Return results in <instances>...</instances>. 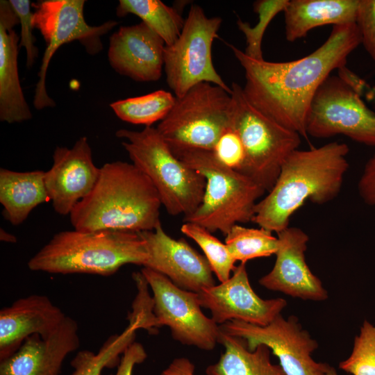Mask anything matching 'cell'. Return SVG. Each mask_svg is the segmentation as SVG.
Masks as SVG:
<instances>
[{
    "label": "cell",
    "instance_id": "1",
    "mask_svg": "<svg viewBox=\"0 0 375 375\" xmlns=\"http://www.w3.org/2000/svg\"><path fill=\"white\" fill-rule=\"evenodd\" d=\"M361 44L356 23L333 26L324 43L309 55L289 62L255 60L228 44L244 69L243 92L249 101L280 125L308 138L306 120L313 98L335 69L346 66Z\"/></svg>",
    "mask_w": 375,
    "mask_h": 375
},
{
    "label": "cell",
    "instance_id": "2",
    "mask_svg": "<svg viewBox=\"0 0 375 375\" xmlns=\"http://www.w3.org/2000/svg\"><path fill=\"white\" fill-rule=\"evenodd\" d=\"M349 147L339 142L294 150L272 189L257 202L251 222L278 233L289 226L292 215L307 200L322 205L334 199L349 168Z\"/></svg>",
    "mask_w": 375,
    "mask_h": 375
},
{
    "label": "cell",
    "instance_id": "3",
    "mask_svg": "<svg viewBox=\"0 0 375 375\" xmlns=\"http://www.w3.org/2000/svg\"><path fill=\"white\" fill-rule=\"evenodd\" d=\"M161 205L153 183L135 165L108 162L91 192L71 212L70 222L80 231H153L161 224Z\"/></svg>",
    "mask_w": 375,
    "mask_h": 375
},
{
    "label": "cell",
    "instance_id": "4",
    "mask_svg": "<svg viewBox=\"0 0 375 375\" xmlns=\"http://www.w3.org/2000/svg\"><path fill=\"white\" fill-rule=\"evenodd\" d=\"M146 243L139 232L64 231L28 262L32 271L52 274L110 276L126 264L144 266Z\"/></svg>",
    "mask_w": 375,
    "mask_h": 375
},
{
    "label": "cell",
    "instance_id": "5",
    "mask_svg": "<svg viewBox=\"0 0 375 375\" xmlns=\"http://www.w3.org/2000/svg\"><path fill=\"white\" fill-rule=\"evenodd\" d=\"M172 151L203 176L206 183L201 204L183 217V222L200 225L210 233L219 231L226 235L234 225L252 221L258 200L266 192L260 185L224 165L212 151L182 149Z\"/></svg>",
    "mask_w": 375,
    "mask_h": 375
},
{
    "label": "cell",
    "instance_id": "6",
    "mask_svg": "<svg viewBox=\"0 0 375 375\" xmlns=\"http://www.w3.org/2000/svg\"><path fill=\"white\" fill-rule=\"evenodd\" d=\"M116 136L125 140L122 144L133 164L151 181L169 215L185 217L199 207L206 189L204 176L174 154L156 128L119 129Z\"/></svg>",
    "mask_w": 375,
    "mask_h": 375
},
{
    "label": "cell",
    "instance_id": "7",
    "mask_svg": "<svg viewBox=\"0 0 375 375\" xmlns=\"http://www.w3.org/2000/svg\"><path fill=\"white\" fill-rule=\"evenodd\" d=\"M231 127L240 135L245 160L240 172L269 192L288 156L298 149L301 135L272 120L255 108L238 83L231 85Z\"/></svg>",
    "mask_w": 375,
    "mask_h": 375
},
{
    "label": "cell",
    "instance_id": "8",
    "mask_svg": "<svg viewBox=\"0 0 375 375\" xmlns=\"http://www.w3.org/2000/svg\"><path fill=\"white\" fill-rule=\"evenodd\" d=\"M231 94L217 85L200 83L176 98L156 128L172 150L212 151L231 127Z\"/></svg>",
    "mask_w": 375,
    "mask_h": 375
},
{
    "label": "cell",
    "instance_id": "9",
    "mask_svg": "<svg viewBox=\"0 0 375 375\" xmlns=\"http://www.w3.org/2000/svg\"><path fill=\"white\" fill-rule=\"evenodd\" d=\"M222 22V18L208 17L201 6L192 4L179 36L172 44L165 45L164 70L167 83L176 98L203 82L231 93V88L217 73L212 60V42Z\"/></svg>",
    "mask_w": 375,
    "mask_h": 375
},
{
    "label": "cell",
    "instance_id": "10",
    "mask_svg": "<svg viewBox=\"0 0 375 375\" xmlns=\"http://www.w3.org/2000/svg\"><path fill=\"white\" fill-rule=\"evenodd\" d=\"M85 3L84 0H46L33 4L34 28L40 31L46 43L33 99L38 110L55 106L47 94L46 76L56 51L64 44L78 40L89 53H97L102 49L101 36L117 24L109 20L99 26H90L83 15Z\"/></svg>",
    "mask_w": 375,
    "mask_h": 375
},
{
    "label": "cell",
    "instance_id": "11",
    "mask_svg": "<svg viewBox=\"0 0 375 375\" xmlns=\"http://www.w3.org/2000/svg\"><path fill=\"white\" fill-rule=\"evenodd\" d=\"M306 133L316 138L344 135L375 147V112L338 76H329L317 91L309 108Z\"/></svg>",
    "mask_w": 375,
    "mask_h": 375
},
{
    "label": "cell",
    "instance_id": "12",
    "mask_svg": "<svg viewBox=\"0 0 375 375\" xmlns=\"http://www.w3.org/2000/svg\"><path fill=\"white\" fill-rule=\"evenodd\" d=\"M219 327L225 333L244 340L249 351L261 344L267 347L285 375H326L330 367L312 358L318 343L295 316L285 319L280 314L266 326L232 320Z\"/></svg>",
    "mask_w": 375,
    "mask_h": 375
},
{
    "label": "cell",
    "instance_id": "13",
    "mask_svg": "<svg viewBox=\"0 0 375 375\" xmlns=\"http://www.w3.org/2000/svg\"><path fill=\"white\" fill-rule=\"evenodd\" d=\"M153 292V312L158 328L167 326L176 340L203 350H212L219 342L220 327L201 310L197 292L183 290L167 276L142 267Z\"/></svg>",
    "mask_w": 375,
    "mask_h": 375
},
{
    "label": "cell",
    "instance_id": "14",
    "mask_svg": "<svg viewBox=\"0 0 375 375\" xmlns=\"http://www.w3.org/2000/svg\"><path fill=\"white\" fill-rule=\"evenodd\" d=\"M197 294L201 307L210 310L211 318L217 324L238 320L266 326L287 306L283 298L263 299L257 295L251 286L245 263L236 266L226 281Z\"/></svg>",
    "mask_w": 375,
    "mask_h": 375
},
{
    "label": "cell",
    "instance_id": "15",
    "mask_svg": "<svg viewBox=\"0 0 375 375\" xmlns=\"http://www.w3.org/2000/svg\"><path fill=\"white\" fill-rule=\"evenodd\" d=\"M139 233L145 241L148 253L143 267L163 274L183 290L197 293L215 285L207 259L183 238H172L164 231L161 224L153 231Z\"/></svg>",
    "mask_w": 375,
    "mask_h": 375
},
{
    "label": "cell",
    "instance_id": "16",
    "mask_svg": "<svg viewBox=\"0 0 375 375\" xmlns=\"http://www.w3.org/2000/svg\"><path fill=\"white\" fill-rule=\"evenodd\" d=\"M99 173L86 137L80 138L72 148L56 147L53 165L44 174L46 189L54 210L61 215H70L77 203L91 192Z\"/></svg>",
    "mask_w": 375,
    "mask_h": 375
},
{
    "label": "cell",
    "instance_id": "17",
    "mask_svg": "<svg viewBox=\"0 0 375 375\" xmlns=\"http://www.w3.org/2000/svg\"><path fill=\"white\" fill-rule=\"evenodd\" d=\"M278 245L272 269L261 277L264 288L303 300L322 301L328 292L309 268L305 256L308 235L301 228L290 227L277 233Z\"/></svg>",
    "mask_w": 375,
    "mask_h": 375
},
{
    "label": "cell",
    "instance_id": "18",
    "mask_svg": "<svg viewBox=\"0 0 375 375\" xmlns=\"http://www.w3.org/2000/svg\"><path fill=\"white\" fill-rule=\"evenodd\" d=\"M165 47L144 22L123 26L110 38L108 61L117 73L135 81H157L164 69Z\"/></svg>",
    "mask_w": 375,
    "mask_h": 375
},
{
    "label": "cell",
    "instance_id": "19",
    "mask_svg": "<svg viewBox=\"0 0 375 375\" xmlns=\"http://www.w3.org/2000/svg\"><path fill=\"white\" fill-rule=\"evenodd\" d=\"M80 345L76 322L67 316L46 338L34 334L0 361V375H60L66 357Z\"/></svg>",
    "mask_w": 375,
    "mask_h": 375
},
{
    "label": "cell",
    "instance_id": "20",
    "mask_svg": "<svg viewBox=\"0 0 375 375\" xmlns=\"http://www.w3.org/2000/svg\"><path fill=\"white\" fill-rule=\"evenodd\" d=\"M67 315L44 295L32 294L0 310V361L13 354L28 337H48Z\"/></svg>",
    "mask_w": 375,
    "mask_h": 375
},
{
    "label": "cell",
    "instance_id": "21",
    "mask_svg": "<svg viewBox=\"0 0 375 375\" xmlns=\"http://www.w3.org/2000/svg\"><path fill=\"white\" fill-rule=\"evenodd\" d=\"M19 24L9 1H0V119L22 122L32 113L21 87L17 56L19 37L13 27Z\"/></svg>",
    "mask_w": 375,
    "mask_h": 375
},
{
    "label": "cell",
    "instance_id": "22",
    "mask_svg": "<svg viewBox=\"0 0 375 375\" xmlns=\"http://www.w3.org/2000/svg\"><path fill=\"white\" fill-rule=\"evenodd\" d=\"M359 0H289L283 11L285 38L294 42L314 28L356 23Z\"/></svg>",
    "mask_w": 375,
    "mask_h": 375
},
{
    "label": "cell",
    "instance_id": "23",
    "mask_svg": "<svg viewBox=\"0 0 375 375\" xmlns=\"http://www.w3.org/2000/svg\"><path fill=\"white\" fill-rule=\"evenodd\" d=\"M45 172H15L0 169V202L3 215L13 226L24 222L33 208L50 201L45 183Z\"/></svg>",
    "mask_w": 375,
    "mask_h": 375
},
{
    "label": "cell",
    "instance_id": "24",
    "mask_svg": "<svg viewBox=\"0 0 375 375\" xmlns=\"http://www.w3.org/2000/svg\"><path fill=\"white\" fill-rule=\"evenodd\" d=\"M218 342L224 352L217 362L208 367L207 375H285L279 365L271 362V351L265 345L249 351L244 340L222 330Z\"/></svg>",
    "mask_w": 375,
    "mask_h": 375
},
{
    "label": "cell",
    "instance_id": "25",
    "mask_svg": "<svg viewBox=\"0 0 375 375\" xmlns=\"http://www.w3.org/2000/svg\"><path fill=\"white\" fill-rule=\"evenodd\" d=\"M133 14L150 27L164 41L170 45L179 36L185 19L174 8L160 0H120L117 7V15L124 17Z\"/></svg>",
    "mask_w": 375,
    "mask_h": 375
},
{
    "label": "cell",
    "instance_id": "26",
    "mask_svg": "<svg viewBox=\"0 0 375 375\" xmlns=\"http://www.w3.org/2000/svg\"><path fill=\"white\" fill-rule=\"evenodd\" d=\"M128 321L126 328L120 334L109 337L97 353L87 349L78 351L72 360L70 375H101L104 368L118 365L119 356L134 342L136 331L140 328L138 321Z\"/></svg>",
    "mask_w": 375,
    "mask_h": 375
},
{
    "label": "cell",
    "instance_id": "27",
    "mask_svg": "<svg viewBox=\"0 0 375 375\" xmlns=\"http://www.w3.org/2000/svg\"><path fill=\"white\" fill-rule=\"evenodd\" d=\"M176 99L171 92L158 90L145 95L112 102L110 106L122 121L150 126L167 115Z\"/></svg>",
    "mask_w": 375,
    "mask_h": 375
},
{
    "label": "cell",
    "instance_id": "28",
    "mask_svg": "<svg viewBox=\"0 0 375 375\" xmlns=\"http://www.w3.org/2000/svg\"><path fill=\"white\" fill-rule=\"evenodd\" d=\"M225 244L235 261L269 257L275 254L278 245V237L263 228H247L234 225L225 235Z\"/></svg>",
    "mask_w": 375,
    "mask_h": 375
},
{
    "label": "cell",
    "instance_id": "29",
    "mask_svg": "<svg viewBox=\"0 0 375 375\" xmlns=\"http://www.w3.org/2000/svg\"><path fill=\"white\" fill-rule=\"evenodd\" d=\"M181 231L200 247L212 272L215 274L220 283L228 280L236 267L235 266L236 261L226 244L222 242L203 226L194 223L184 222Z\"/></svg>",
    "mask_w": 375,
    "mask_h": 375
},
{
    "label": "cell",
    "instance_id": "30",
    "mask_svg": "<svg viewBox=\"0 0 375 375\" xmlns=\"http://www.w3.org/2000/svg\"><path fill=\"white\" fill-rule=\"evenodd\" d=\"M289 0H258L253 3V10L258 15V22L254 26L238 19V28L245 36L247 47L244 53L251 58L262 60V41L265 32L279 12L284 11Z\"/></svg>",
    "mask_w": 375,
    "mask_h": 375
},
{
    "label": "cell",
    "instance_id": "31",
    "mask_svg": "<svg viewBox=\"0 0 375 375\" xmlns=\"http://www.w3.org/2000/svg\"><path fill=\"white\" fill-rule=\"evenodd\" d=\"M339 368L352 375H375V326L369 321L363 322L350 356Z\"/></svg>",
    "mask_w": 375,
    "mask_h": 375
},
{
    "label": "cell",
    "instance_id": "32",
    "mask_svg": "<svg viewBox=\"0 0 375 375\" xmlns=\"http://www.w3.org/2000/svg\"><path fill=\"white\" fill-rule=\"evenodd\" d=\"M212 152L228 167L241 171L245 160V151L240 135L233 128L230 127L222 134Z\"/></svg>",
    "mask_w": 375,
    "mask_h": 375
},
{
    "label": "cell",
    "instance_id": "33",
    "mask_svg": "<svg viewBox=\"0 0 375 375\" xmlns=\"http://www.w3.org/2000/svg\"><path fill=\"white\" fill-rule=\"evenodd\" d=\"M14 12L17 15L21 25L19 48L23 47L26 53V66L31 67L38 57V48L34 45L35 38L33 35L34 12L31 9L28 0H10Z\"/></svg>",
    "mask_w": 375,
    "mask_h": 375
},
{
    "label": "cell",
    "instance_id": "34",
    "mask_svg": "<svg viewBox=\"0 0 375 375\" xmlns=\"http://www.w3.org/2000/svg\"><path fill=\"white\" fill-rule=\"evenodd\" d=\"M356 24L361 44L375 61V0H359Z\"/></svg>",
    "mask_w": 375,
    "mask_h": 375
},
{
    "label": "cell",
    "instance_id": "35",
    "mask_svg": "<svg viewBox=\"0 0 375 375\" xmlns=\"http://www.w3.org/2000/svg\"><path fill=\"white\" fill-rule=\"evenodd\" d=\"M147 357L142 344L133 342L122 353L116 373L110 375H132L135 365L144 362Z\"/></svg>",
    "mask_w": 375,
    "mask_h": 375
},
{
    "label": "cell",
    "instance_id": "36",
    "mask_svg": "<svg viewBox=\"0 0 375 375\" xmlns=\"http://www.w3.org/2000/svg\"><path fill=\"white\" fill-rule=\"evenodd\" d=\"M358 189L365 203L375 206V154L365 164Z\"/></svg>",
    "mask_w": 375,
    "mask_h": 375
},
{
    "label": "cell",
    "instance_id": "37",
    "mask_svg": "<svg viewBox=\"0 0 375 375\" xmlns=\"http://www.w3.org/2000/svg\"><path fill=\"white\" fill-rule=\"evenodd\" d=\"M338 76L361 97L375 103V85H372L344 66L338 69Z\"/></svg>",
    "mask_w": 375,
    "mask_h": 375
},
{
    "label": "cell",
    "instance_id": "38",
    "mask_svg": "<svg viewBox=\"0 0 375 375\" xmlns=\"http://www.w3.org/2000/svg\"><path fill=\"white\" fill-rule=\"evenodd\" d=\"M160 375H194V365L186 358H178Z\"/></svg>",
    "mask_w": 375,
    "mask_h": 375
},
{
    "label": "cell",
    "instance_id": "39",
    "mask_svg": "<svg viewBox=\"0 0 375 375\" xmlns=\"http://www.w3.org/2000/svg\"><path fill=\"white\" fill-rule=\"evenodd\" d=\"M0 239L1 241L6 242L15 243L17 242V238L15 235L7 232L2 228L0 229Z\"/></svg>",
    "mask_w": 375,
    "mask_h": 375
},
{
    "label": "cell",
    "instance_id": "40",
    "mask_svg": "<svg viewBox=\"0 0 375 375\" xmlns=\"http://www.w3.org/2000/svg\"><path fill=\"white\" fill-rule=\"evenodd\" d=\"M326 375H338L335 369L333 367L330 366L327 372Z\"/></svg>",
    "mask_w": 375,
    "mask_h": 375
}]
</instances>
